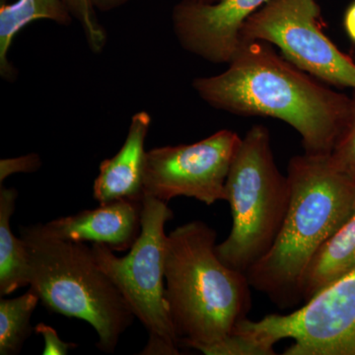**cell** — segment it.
Returning a JSON list of instances; mask_svg holds the SVG:
<instances>
[{
  "mask_svg": "<svg viewBox=\"0 0 355 355\" xmlns=\"http://www.w3.org/2000/svg\"><path fill=\"white\" fill-rule=\"evenodd\" d=\"M225 191L232 227L216 245V254L226 266L247 273L277 239L291 198L288 180L277 168L265 125H253L242 137Z\"/></svg>",
  "mask_w": 355,
  "mask_h": 355,
  "instance_id": "5",
  "label": "cell"
},
{
  "mask_svg": "<svg viewBox=\"0 0 355 355\" xmlns=\"http://www.w3.org/2000/svg\"><path fill=\"white\" fill-rule=\"evenodd\" d=\"M268 0H181L173 7V31L184 51L212 62H231L245 22Z\"/></svg>",
  "mask_w": 355,
  "mask_h": 355,
  "instance_id": "10",
  "label": "cell"
},
{
  "mask_svg": "<svg viewBox=\"0 0 355 355\" xmlns=\"http://www.w3.org/2000/svg\"><path fill=\"white\" fill-rule=\"evenodd\" d=\"M355 268V209L311 261L303 284V303Z\"/></svg>",
  "mask_w": 355,
  "mask_h": 355,
  "instance_id": "14",
  "label": "cell"
},
{
  "mask_svg": "<svg viewBox=\"0 0 355 355\" xmlns=\"http://www.w3.org/2000/svg\"><path fill=\"white\" fill-rule=\"evenodd\" d=\"M48 20L69 27L73 17L64 0H17L0 1V76L13 83L17 70L9 60V51L16 36L35 21Z\"/></svg>",
  "mask_w": 355,
  "mask_h": 355,
  "instance_id": "13",
  "label": "cell"
},
{
  "mask_svg": "<svg viewBox=\"0 0 355 355\" xmlns=\"http://www.w3.org/2000/svg\"><path fill=\"white\" fill-rule=\"evenodd\" d=\"M29 286L51 312L83 320L95 329L101 352L113 354L135 319L125 298L83 242L58 239L43 224L23 226Z\"/></svg>",
  "mask_w": 355,
  "mask_h": 355,
  "instance_id": "4",
  "label": "cell"
},
{
  "mask_svg": "<svg viewBox=\"0 0 355 355\" xmlns=\"http://www.w3.org/2000/svg\"><path fill=\"white\" fill-rule=\"evenodd\" d=\"M288 209L268 253L246 275L280 310L303 303L311 261L355 209V180L331 154L296 155L287 166Z\"/></svg>",
  "mask_w": 355,
  "mask_h": 355,
  "instance_id": "2",
  "label": "cell"
},
{
  "mask_svg": "<svg viewBox=\"0 0 355 355\" xmlns=\"http://www.w3.org/2000/svg\"><path fill=\"white\" fill-rule=\"evenodd\" d=\"M331 156L343 172L355 180V98L352 99L349 119Z\"/></svg>",
  "mask_w": 355,
  "mask_h": 355,
  "instance_id": "19",
  "label": "cell"
},
{
  "mask_svg": "<svg viewBox=\"0 0 355 355\" xmlns=\"http://www.w3.org/2000/svg\"><path fill=\"white\" fill-rule=\"evenodd\" d=\"M41 167V159L38 154L31 153L28 155L13 159H2L0 161V184L4 180L15 173H32Z\"/></svg>",
  "mask_w": 355,
  "mask_h": 355,
  "instance_id": "20",
  "label": "cell"
},
{
  "mask_svg": "<svg viewBox=\"0 0 355 355\" xmlns=\"http://www.w3.org/2000/svg\"><path fill=\"white\" fill-rule=\"evenodd\" d=\"M15 189L0 188V295L29 286V260L23 240L13 234L10 219L15 210Z\"/></svg>",
  "mask_w": 355,
  "mask_h": 355,
  "instance_id": "15",
  "label": "cell"
},
{
  "mask_svg": "<svg viewBox=\"0 0 355 355\" xmlns=\"http://www.w3.org/2000/svg\"><path fill=\"white\" fill-rule=\"evenodd\" d=\"M317 0H268L245 22L242 42H266L318 80L355 89V62L324 35Z\"/></svg>",
  "mask_w": 355,
  "mask_h": 355,
  "instance_id": "7",
  "label": "cell"
},
{
  "mask_svg": "<svg viewBox=\"0 0 355 355\" xmlns=\"http://www.w3.org/2000/svg\"><path fill=\"white\" fill-rule=\"evenodd\" d=\"M207 355H273L275 349L263 345L247 331L236 329L234 333L221 343L202 352Z\"/></svg>",
  "mask_w": 355,
  "mask_h": 355,
  "instance_id": "18",
  "label": "cell"
},
{
  "mask_svg": "<svg viewBox=\"0 0 355 355\" xmlns=\"http://www.w3.org/2000/svg\"><path fill=\"white\" fill-rule=\"evenodd\" d=\"M173 216L167 202L146 196L142 200L141 233L127 256H116L99 243L91 246L98 266L148 331V343L141 354H180L165 300V224Z\"/></svg>",
  "mask_w": 355,
  "mask_h": 355,
  "instance_id": "6",
  "label": "cell"
},
{
  "mask_svg": "<svg viewBox=\"0 0 355 355\" xmlns=\"http://www.w3.org/2000/svg\"><path fill=\"white\" fill-rule=\"evenodd\" d=\"M345 28L352 41L355 43V1L352 2L345 14Z\"/></svg>",
  "mask_w": 355,
  "mask_h": 355,
  "instance_id": "23",
  "label": "cell"
},
{
  "mask_svg": "<svg viewBox=\"0 0 355 355\" xmlns=\"http://www.w3.org/2000/svg\"><path fill=\"white\" fill-rule=\"evenodd\" d=\"M142 202L121 200L43 224L46 233L72 242L99 243L114 252L130 249L141 233Z\"/></svg>",
  "mask_w": 355,
  "mask_h": 355,
  "instance_id": "11",
  "label": "cell"
},
{
  "mask_svg": "<svg viewBox=\"0 0 355 355\" xmlns=\"http://www.w3.org/2000/svg\"><path fill=\"white\" fill-rule=\"evenodd\" d=\"M35 331L44 338V355H67L69 354L70 349L77 347L76 343H65L60 340L57 331L48 324L44 323L37 324Z\"/></svg>",
  "mask_w": 355,
  "mask_h": 355,
  "instance_id": "21",
  "label": "cell"
},
{
  "mask_svg": "<svg viewBox=\"0 0 355 355\" xmlns=\"http://www.w3.org/2000/svg\"><path fill=\"white\" fill-rule=\"evenodd\" d=\"M317 80L272 44L242 42L225 71L193 79V89L212 108L284 121L300 135L305 153L331 154L352 99Z\"/></svg>",
  "mask_w": 355,
  "mask_h": 355,
  "instance_id": "1",
  "label": "cell"
},
{
  "mask_svg": "<svg viewBox=\"0 0 355 355\" xmlns=\"http://www.w3.org/2000/svg\"><path fill=\"white\" fill-rule=\"evenodd\" d=\"M133 0H93V3L100 12H110L127 6Z\"/></svg>",
  "mask_w": 355,
  "mask_h": 355,
  "instance_id": "22",
  "label": "cell"
},
{
  "mask_svg": "<svg viewBox=\"0 0 355 355\" xmlns=\"http://www.w3.org/2000/svg\"><path fill=\"white\" fill-rule=\"evenodd\" d=\"M74 20L80 25L90 51L101 53L108 43V35L97 17L93 0H64Z\"/></svg>",
  "mask_w": 355,
  "mask_h": 355,
  "instance_id": "17",
  "label": "cell"
},
{
  "mask_svg": "<svg viewBox=\"0 0 355 355\" xmlns=\"http://www.w3.org/2000/svg\"><path fill=\"white\" fill-rule=\"evenodd\" d=\"M237 328L270 347L291 338L284 355H355V268L297 309L247 318Z\"/></svg>",
  "mask_w": 355,
  "mask_h": 355,
  "instance_id": "8",
  "label": "cell"
},
{
  "mask_svg": "<svg viewBox=\"0 0 355 355\" xmlns=\"http://www.w3.org/2000/svg\"><path fill=\"white\" fill-rule=\"evenodd\" d=\"M242 137L221 130L191 144L156 147L146 153L144 197L167 202L193 198L211 205L226 200L229 169Z\"/></svg>",
  "mask_w": 355,
  "mask_h": 355,
  "instance_id": "9",
  "label": "cell"
},
{
  "mask_svg": "<svg viewBox=\"0 0 355 355\" xmlns=\"http://www.w3.org/2000/svg\"><path fill=\"white\" fill-rule=\"evenodd\" d=\"M202 1L205 2H216L217 0H202Z\"/></svg>",
  "mask_w": 355,
  "mask_h": 355,
  "instance_id": "24",
  "label": "cell"
},
{
  "mask_svg": "<svg viewBox=\"0 0 355 355\" xmlns=\"http://www.w3.org/2000/svg\"><path fill=\"white\" fill-rule=\"evenodd\" d=\"M150 125L151 116L147 112L133 114L120 150L114 157L102 161L93 186V196L100 205L121 200H144L146 140Z\"/></svg>",
  "mask_w": 355,
  "mask_h": 355,
  "instance_id": "12",
  "label": "cell"
},
{
  "mask_svg": "<svg viewBox=\"0 0 355 355\" xmlns=\"http://www.w3.org/2000/svg\"><path fill=\"white\" fill-rule=\"evenodd\" d=\"M217 234L202 221L167 235L165 300L179 345L203 352L234 333L251 310L246 273L216 254Z\"/></svg>",
  "mask_w": 355,
  "mask_h": 355,
  "instance_id": "3",
  "label": "cell"
},
{
  "mask_svg": "<svg viewBox=\"0 0 355 355\" xmlns=\"http://www.w3.org/2000/svg\"><path fill=\"white\" fill-rule=\"evenodd\" d=\"M40 301L29 289L20 297L0 300V354H19L26 340L31 336L30 321Z\"/></svg>",
  "mask_w": 355,
  "mask_h": 355,
  "instance_id": "16",
  "label": "cell"
}]
</instances>
